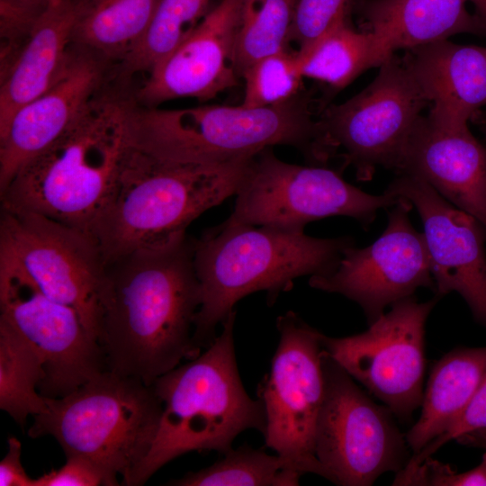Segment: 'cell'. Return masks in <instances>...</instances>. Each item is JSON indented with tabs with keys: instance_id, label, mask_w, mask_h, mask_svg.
Segmentation results:
<instances>
[{
	"instance_id": "6da1fadb",
	"label": "cell",
	"mask_w": 486,
	"mask_h": 486,
	"mask_svg": "<svg viewBox=\"0 0 486 486\" xmlns=\"http://www.w3.org/2000/svg\"><path fill=\"white\" fill-rule=\"evenodd\" d=\"M200 305L194 238L108 265L97 332L106 371L150 386L183 359L196 358Z\"/></svg>"
},
{
	"instance_id": "7a4b0ae2",
	"label": "cell",
	"mask_w": 486,
	"mask_h": 486,
	"mask_svg": "<svg viewBox=\"0 0 486 486\" xmlns=\"http://www.w3.org/2000/svg\"><path fill=\"white\" fill-rule=\"evenodd\" d=\"M314 102L312 92L304 89L289 101L262 108L159 109L132 101L130 142L158 158L194 165L230 163L285 145L310 163L325 166L337 152L315 119Z\"/></svg>"
},
{
	"instance_id": "3957f363",
	"label": "cell",
	"mask_w": 486,
	"mask_h": 486,
	"mask_svg": "<svg viewBox=\"0 0 486 486\" xmlns=\"http://www.w3.org/2000/svg\"><path fill=\"white\" fill-rule=\"evenodd\" d=\"M131 104L95 94L68 130L0 192L1 209L40 214L91 236L130 145Z\"/></svg>"
},
{
	"instance_id": "277c9868",
	"label": "cell",
	"mask_w": 486,
	"mask_h": 486,
	"mask_svg": "<svg viewBox=\"0 0 486 486\" xmlns=\"http://www.w3.org/2000/svg\"><path fill=\"white\" fill-rule=\"evenodd\" d=\"M251 157L219 165L182 164L130 142L91 232L105 266L182 240L194 219L237 194Z\"/></svg>"
},
{
	"instance_id": "5b68a950",
	"label": "cell",
	"mask_w": 486,
	"mask_h": 486,
	"mask_svg": "<svg viewBox=\"0 0 486 486\" xmlns=\"http://www.w3.org/2000/svg\"><path fill=\"white\" fill-rule=\"evenodd\" d=\"M351 237L320 238L304 230L227 224L206 230L194 239V266L201 305L194 316L193 339L210 346L216 327L245 296L266 291L272 305L282 292L303 275H327L337 268Z\"/></svg>"
},
{
	"instance_id": "8992f818",
	"label": "cell",
	"mask_w": 486,
	"mask_h": 486,
	"mask_svg": "<svg viewBox=\"0 0 486 486\" xmlns=\"http://www.w3.org/2000/svg\"><path fill=\"white\" fill-rule=\"evenodd\" d=\"M234 310L206 351L176 366L152 384L163 403L153 446L130 486L144 484L158 469L192 451L222 455L247 429L265 435L266 415L261 399H251L241 382L234 346Z\"/></svg>"
},
{
	"instance_id": "52a82bcc",
	"label": "cell",
	"mask_w": 486,
	"mask_h": 486,
	"mask_svg": "<svg viewBox=\"0 0 486 486\" xmlns=\"http://www.w3.org/2000/svg\"><path fill=\"white\" fill-rule=\"evenodd\" d=\"M163 403L152 385L104 371L33 416L32 438L52 436L66 455L84 456L130 486L156 438Z\"/></svg>"
},
{
	"instance_id": "ba28073f",
	"label": "cell",
	"mask_w": 486,
	"mask_h": 486,
	"mask_svg": "<svg viewBox=\"0 0 486 486\" xmlns=\"http://www.w3.org/2000/svg\"><path fill=\"white\" fill-rule=\"evenodd\" d=\"M227 224L265 226L300 231L312 221L347 216L367 228L379 210L400 199L391 193L371 194L345 181L341 171L325 166H299L279 159L272 148L253 155L236 194Z\"/></svg>"
},
{
	"instance_id": "9c48e42d",
	"label": "cell",
	"mask_w": 486,
	"mask_h": 486,
	"mask_svg": "<svg viewBox=\"0 0 486 486\" xmlns=\"http://www.w3.org/2000/svg\"><path fill=\"white\" fill-rule=\"evenodd\" d=\"M325 395L315 453L326 479L337 485L368 486L387 472L404 468L411 455L394 414L374 403L325 351Z\"/></svg>"
},
{
	"instance_id": "30bf717a",
	"label": "cell",
	"mask_w": 486,
	"mask_h": 486,
	"mask_svg": "<svg viewBox=\"0 0 486 486\" xmlns=\"http://www.w3.org/2000/svg\"><path fill=\"white\" fill-rule=\"evenodd\" d=\"M280 334L270 373L258 386L266 415V446L303 475L326 477L315 453L325 395L321 334L289 310L276 322Z\"/></svg>"
},
{
	"instance_id": "8fae6325",
	"label": "cell",
	"mask_w": 486,
	"mask_h": 486,
	"mask_svg": "<svg viewBox=\"0 0 486 486\" xmlns=\"http://www.w3.org/2000/svg\"><path fill=\"white\" fill-rule=\"evenodd\" d=\"M395 54L379 67L374 81L340 104H327L319 120L343 167L352 166L358 181L379 167L398 169L408 140L428 105Z\"/></svg>"
},
{
	"instance_id": "7c38bea8",
	"label": "cell",
	"mask_w": 486,
	"mask_h": 486,
	"mask_svg": "<svg viewBox=\"0 0 486 486\" xmlns=\"http://www.w3.org/2000/svg\"><path fill=\"white\" fill-rule=\"evenodd\" d=\"M0 253L48 296L73 308L97 341L106 266L90 235L40 214L1 209Z\"/></svg>"
},
{
	"instance_id": "4fadbf2b",
	"label": "cell",
	"mask_w": 486,
	"mask_h": 486,
	"mask_svg": "<svg viewBox=\"0 0 486 486\" xmlns=\"http://www.w3.org/2000/svg\"><path fill=\"white\" fill-rule=\"evenodd\" d=\"M439 296L400 301L359 334H321L323 348L400 421L421 406L425 374V326Z\"/></svg>"
},
{
	"instance_id": "5bb4252c",
	"label": "cell",
	"mask_w": 486,
	"mask_h": 486,
	"mask_svg": "<svg viewBox=\"0 0 486 486\" xmlns=\"http://www.w3.org/2000/svg\"><path fill=\"white\" fill-rule=\"evenodd\" d=\"M0 319L38 352L42 396L60 398L106 371L103 352L77 312L48 296L8 256L0 253Z\"/></svg>"
},
{
	"instance_id": "9a60e30c",
	"label": "cell",
	"mask_w": 486,
	"mask_h": 486,
	"mask_svg": "<svg viewBox=\"0 0 486 486\" xmlns=\"http://www.w3.org/2000/svg\"><path fill=\"white\" fill-rule=\"evenodd\" d=\"M412 207L408 199L400 197L388 213L385 230L374 242L363 248L348 247L334 272L312 275L309 284L356 302L369 323L387 307L412 297L420 287L435 291L424 235L416 230L410 219Z\"/></svg>"
},
{
	"instance_id": "2e32d148",
	"label": "cell",
	"mask_w": 486,
	"mask_h": 486,
	"mask_svg": "<svg viewBox=\"0 0 486 486\" xmlns=\"http://www.w3.org/2000/svg\"><path fill=\"white\" fill-rule=\"evenodd\" d=\"M385 192L408 199L423 224L435 292L459 293L486 327V228L418 176L398 174Z\"/></svg>"
},
{
	"instance_id": "e0dca14e",
	"label": "cell",
	"mask_w": 486,
	"mask_h": 486,
	"mask_svg": "<svg viewBox=\"0 0 486 486\" xmlns=\"http://www.w3.org/2000/svg\"><path fill=\"white\" fill-rule=\"evenodd\" d=\"M239 25L240 0H221L181 45L148 73L136 103L157 107L177 98L208 101L237 86Z\"/></svg>"
},
{
	"instance_id": "ac0fdd59",
	"label": "cell",
	"mask_w": 486,
	"mask_h": 486,
	"mask_svg": "<svg viewBox=\"0 0 486 486\" xmlns=\"http://www.w3.org/2000/svg\"><path fill=\"white\" fill-rule=\"evenodd\" d=\"M104 61L85 49L72 50L58 80L14 112L0 131V192L25 163L68 130L97 94Z\"/></svg>"
},
{
	"instance_id": "d6986e66",
	"label": "cell",
	"mask_w": 486,
	"mask_h": 486,
	"mask_svg": "<svg viewBox=\"0 0 486 486\" xmlns=\"http://www.w3.org/2000/svg\"><path fill=\"white\" fill-rule=\"evenodd\" d=\"M396 172L420 177L486 228V147L468 126H446L422 115Z\"/></svg>"
},
{
	"instance_id": "ffe728a7",
	"label": "cell",
	"mask_w": 486,
	"mask_h": 486,
	"mask_svg": "<svg viewBox=\"0 0 486 486\" xmlns=\"http://www.w3.org/2000/svg\"><path fill=\"white\" fill-rule=\"evenodd\" d=\"M405 51L402 61L431 105L428 117L446 126H468L486 105V47L443 40Z\"/></svg>"
},
{
	"instance_id": "44dd1931",
	"label": "cell",
	"mask_w": 486,
	"mask_h": 486,
	"mask_svg": "<svg viewBox=\"0 0 486 486\" xmlns=\"http://www.w3.org/2000/svg\"><path fill=\"white\" fill-rule=\"evenodd\" d=\"M79 14L72 0H50L12 59L1 69L0 131L14 112L50 89L70 58Z\"/></svg>"
},
{
	"instance_id": "7402d4cb",
	"label": "cell",
	"mask_w": 486,
	"mask_h": 486,
	"mask_svg": "<svg viewBox=\"0 0 486 486\" xmlns=\"http://www.w3.org/2000/svg\"><path fill=\"white\" fill-rule=\"evenodd\" d=\"M466 0H356L359 28L394 55L461 33L486 35V26Z\"/></svg>"
},
{
	"instance_id": "603a6c76",
	"label": "cell",
	"mask_w": 486,
	"mask_h": 486,
	"mask_svg": "<svg viewBox=\"0 0 486 486\" xmlns=\"http://www.w3.org/2000/svg\"><path fill=\"white\" fill-rule=\"evenodd\" d=\"M486 377V346L458 347L436 363L418 421L406 434L416 454L446 432L464 412Z\"/></svg>"
},
{
	"instance_id": "cb8c5ba5",
	"label": "cell",
	"mask_w": 486,
	"mask_h": 486,
	"mask_svg": "<svg viewBox=\"0 0 486 486\" xmlns=\"http://www.w3.org/2000/svg\"><path fill=\"white\" fill-rule=\"evenodd\" d=\"M160 0H94L79 4L73 40L94 55L120 58L146 32Z\"/></svg>"
},
{
	"instance_id": "d4e9b609",
	"label": "cell",
	"mask_w": 486,
	"mask_h": 486,
	"mask_svg": "<svg viewBox=\"0 0 486 486\" xmlns=\"http://www.w3.org/2000/svg\"><path fill=\"white\" fill-rule=\"evenodd\" d=\"M392 56L372 33L356 29L347 21L330 31L306 55L300 56L301 69L303 77L317 80L336 94Z\"/></svg>"
},
{
	"instance_id": "484cf974",
	"label": "cell",
	"mask_w": 486,
	"mask_h": 486,
	"mask_svg": "<svg viewBox=\"0 0 486 486\" xmlns=\"http://www.w3.org/2000/svg\"><path fill=\"white\" fill-rule=\"evenodd\" d=\"M44 375L36 349L0 319V408L21 427L47 409V397L37 392Z\"/></svg>"
},
{
	"instance_id": "4316f807",
	"label": "cell",
	"mask_w": 486,
	"mask_h": 486,
	"mask_svg": "<svg viewBox=\"0 0 486 486\" xmlns=\"http://www.w3.org/2000/svg\"><path fill=\"white\" fill-rule=\"evenodd\" d=\"M209 0H160L138 42L120 60L123 79L154 67L181 45L207 14Z\"/></svg>"
},
{
	"instance_id": "83f0119b",
	"label": "cell",
	"mask_w": 486,
	"mask_h": 486,
	"mask_svg": "<svg viewBox=\"0 0 486 486\" xmlns=\"http://www.w3.org/2000/svg\"><path fill=\"white\" fill-rule=\"evenodd\" d=\"M302 476L278 454L243 445L231 448L220 460L197 472L170 481L176 486H296Z\"/></svg>"
},
{
	"instance_id": "f1b7e54d",
	"label": "cell",
	"mask_w": 486,
	"mask_h": 486,
	"mask_svg": "<svg viewBox=\"0 0 486 486\" xmlns=\"http://www.w3.org/2000/svg\"><path fill=\"white\" fill-rule=\"evenodd\" d=\"M295 0H240L236 50L239 77L257 59L290 46Z\"/></svg>"
},
{
	"instance_id": "f546056e",
	"label": "cell",
	"mask_w": 486,
	"mask_h": 486,
	"mask_svg": "<svg viewBox=\"0 0 486 486\" xmlns=\"http://www.w3.org/2000/svg\"><path fill=\"white\" fill-rule=\"evenodd\" d=\"M301 68L297 50L290 48L257 59L241 75L245 82L241 105L269 107L293 98L303 90Z\"/></svg>"
},
{
	"instance_id": "4dcf8cb0",
	"label": "cell",
	"mask_w": 486,
	"mask_h": 486,
	"mask_svg": "<svg viewBox=\"0 0 486 486\" xmlns=\"http://www.w3.org/2000/svg\"><path fill=\"white\" fill-rule=\"evenodd\" d=\"M356 0H295L290 43L295 44L300 56L339 24L351 21Z\"/></svg>"
},
{
	"instance_id": "1f68e13d",
	"label": "cell",
	"mask_w": 486,
	"mask_h": 486,
	"mask_svg": "<svg viewBox=\"0 0 486 486\" xmlns=\"http://www.w3.org/2000/svg\"><path fill=\"white\" fill-rule=\"evenodd\" d=\"M483 437H486V377L457 420L420 452L412 454L404 467L419 465L449 441L456 440L466 446L472 440Z\"/></svg>"
},
{
	"instance_id": "d6a6232c",
	"label": "cell",
	"mask_w": 486,
	"mask_h": 486,
	"mask_svg": "<svg viewBox=\"0 0 486 486\" xmlns=\"http://www.w3.org/2000/svg\"><path fill=\"white\" fill-rule=\"evenodd\" d=\"M392 485L486 486V452L477 466L463 472L429 456L416 467L398 472Z\"/></svg>"
},
{
	"instance_id": "836d02e7",
	"label": "cell",
	"mask_w": 486,
	"mask_h": 486,
	"mask_svg": "<svg viewBox=\"0 0 486 486\" xmlns=\"http://www.w3.org/2000/svg\"><path fill=\"white\" fill-rule=\"evenodd\" d=\"M50 0H0L2 54L17 50Z\"/></svg>"
},
{
	"instance_id": "e575fe53",
	"label": "cell",
	"mask_w": 486,
	"mask_h": 486,
	"mask_svg": "<svg viewBox=\"0 0 486 486\" xmlns=\"http://www.w3.org/2000/svg\"><path fill=\"white\" fill-rule=\"evenodd\" d=\"M66 463L34 479L33 486H114L116 483L93 461L77 454L66 455Z\"/></svg>"
},
{
	"instance_id": "d590c367",
	"label": "cell",
	"mask_w": 486,
	"mask_h": 486,
	"mask_svg": "<svg viewBox=\"0 0 486 486\" xmlns=\"http://www.w3.org/2000/svg\"><path fill=\"white\" fill-rule=\"evenodd\" d=\"M22 445L14 436L8 438V451L0 462L1 486H33L34 479L25 472L22 462Z\"/></svg>"
},
{
	"instance_id": "8d00e7d4",
	"label": "cell",
	"mask_w": 486,
	"mask_h": 486,
	"mask_svg": "<svg viewBox=\"0 0 486 486\" xmlns=\"http://www.w3.org/2000/svg\"><path fill=\"white\" fill-rule=\"evenodd\" d=\"M475 7V14L486 26V0H466Z\"/></svg>"
},
{
	"instance_id": "74e56055",
	"label": "cell",
	"mask_w": 486,
	"mask_h": 486,
	"mask_svg": "<svg viewBox=\"0 0 486 486\" xmlns=\"http://www.w3.org/2000/svg\"><path fill=\"white\" fill-rule=\"evenodd\" d=\"M467 446H468L482 447V448L486 449V437L472 440Z\"/></svg>"
},
{
	"instance_id": "f35d334b",
	"label": "cell",
	"mask_w": 486,
	"mask_h": 486,
	"mask_svg": "<svg viewBox=\"0 0 486 486\" xmlns=\"http://www.w3.org/2000/svg\"><path fill=\"white\" fill-rule=\"evenodd\" d=\"M482 132H483V134H484L485 137H486V126L482 127Z\"/></svg>"
}]
</instances>
